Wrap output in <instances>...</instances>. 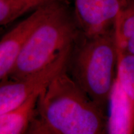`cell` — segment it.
<instances>
[{
  "label": "cell",
  "instance_id": "1",
  "mask_svg": "<svg viewBox=\"0 0 134 134\" xmlns=\"http://www.w3.org/2000/svg\"><path fill=\"white\" fill-rule=\"evenodd\" d=\"M104 110L67 73L56 75L40 92L27 133L101 134L108 132Z\"/></svg>",
  "mask_w": 134,
  "mask_h": 134
},
{
  "label": "cell",
  "instance_id": "2",
  "mask_svg": "<svg viewBox=\"0 0 134 134\" xmlns=\"http://www.w3.org/2000/svg\"><path fill=\"white\" fill-rule=\"evenodd\" d=\"M81 31L68 0H50L46 15L26 41L7 78L21 80L70 53Z\"/></svg>",
  "mask_w": 134,
  "mask_h": 134
},
{
  "label": "cell",
  "instance_id": "3",
  "mask_svg": "<svg viewBox=\"0 0 134 134\" xmlns=\"http://www.w3.org/2000/svg\"><path fill=\"white\" fill-rule=\"evenodd\" d=\"M117 60L115 27L94 36L81 32L70 52L66 71L88 96L105 110L116 79Z\"/></svg>",
  "mask_w": 134,
  "mask_h": 134
},
{
  "label": "cell",
  "instance_id": "4",
  "mask_svg": "<svg viewBox=\"0 0 134 134\" xmlns=\"http://www.w3.org/2000/svg\"><path fill=\"white\" fill-rule=\"evenodd\" d=\"M70 52L36 75L21 80L6 78L0 82V116L18 108L33 93L44 88L66 68Z\"/></svg>",
  "mask_w": 134,
  "mask_h": 134
},
{
  "label": "cell",
  "instance_id": "5",
  "mask_svg": "<svg viewBox=\"0 0 134 134\" xmlns=\"http://www.w3.org/2000/svg\"><path fill=\"white\" fill-rule=\"evenodd\" d=\"M81 32L86 36L101 34L115 27L125 0H73Z\"/></svg>",
  "mask_w": 134,
  "mask_h": 134
},
{
  "label": "cell",
  "instance_id": "6",
  "mask_svg": "<svg viewBox=\"0 0 134 134\" xmlns=\"http://www.w3.org/2000/svg\"><path fill=\"white\" fill-rule=\"evenodd\" d=\"M50 1L33 9L0 39V82L14 66L26 41L46 15Z\"/></svg>",
  "mask_w": 134,
  "mask_h": 134
},
{
  "label": "cell",
  "instance_id": "7",
  "mask_svg": "<svg viewBox=\"0 0 134 134\" xmlns=\"http://www.w3.org/2000/svg\"><path fill=\"white\" fill-rule=\"evenodd\" d=\"M109 102H111V114L108 119V132L110 133H133L134 122L131 105L117 78Z\"/></svg>",
  "mask_w": 134,
  "mask_h": 134
},
{
  "label": "cell",
  "instance_id": "8",
  "mask_svg": "<svg viewBox=\"0 0 134 134\" xmlns=\"http://www.w3.org/2000/svg\"><path fill=\"white\" fill-rule=\"evenodd\" d=\"M40 92H35L18 108L0 116V134L27 133L34 116Z\"/></svg>",
  "mask_w": 134,
  "mask_h": 134
},
{
  "label": "cell",
  "instance_id": "9",
  "mask_svg": "<svg viewBox=\"0 0 134 134\" xmlns=\"http://www.w3.org/2000/svg\"><path fill=\"white\" fill-rule=\"evenodd\" d=\"M118 50L134 55V0H125L115 25Z\"/></svg>",
  "mask_w": 134,
  "mask_h": 134
},
{
  "label": "cell",
  "instance_id": "10",
  "mask_svg": "<svg viewBox=\"0 0 134 134\" xmlns=\"http://www.w3.org/2000/svg\"><path fill=\"white\" fill-rule=\"evenodd\" d=\"M116 78L131 105L134 122V55L118 50Z\"/></svg>",
  "mask_w": 134,
  "mask_h": 134
},
{
  "label": "cell",
  "instance_id": "11",
  "mask_svg": "<svg viewBox=\"0 0 134 134\" xmlns=\"http://www.w3.org/2000/svg\"><path fill=\"white\" fill-rule=\"evenodd\" d=\"M42 4L31 0H0V28L16 21Z\"/></svg>",
  "mask_w": 134,
  "mask_h": 134
},
{
  "label": "cell",
  "instance_id": "12",
  "mask_svg": "<svg viewBox=\"0 0 134 134\" xmlns=\"http://www.w3.org/2000/svg\"><path fill=\"white\" fill-rule=\"evenodd\" d=\"M31 1H37V2L41 3H46L47 1H50V0H31Z\"/></svg>",
  "mask_w": 134,
  "mask_h": 134
},
{
  "label": "cell",
  "instance_id": "13",
  "mask_svg": "<svg viewBox=\"0 0 134 134\" xmlns=\"http://www.w3.org/2000/svg\"><path fill=\"white\" fill-rule=\"evenodd\" d=\"M133 133H134V130H133Z\"/></svg>",
  "mask_w": 134,
  "mask_h": 134
}]
</instances>
